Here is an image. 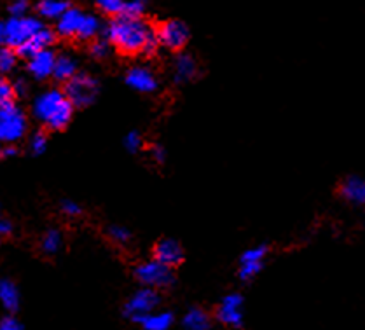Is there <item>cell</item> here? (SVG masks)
<instances>
[{
  "instance_id": "6da1fadb",
  "label": "cell",
  "mask_w": 365,
  "mask_h": 330,
  "mask_svg": "<svg viewBox=\"0 0 365 330\" xmlns=\"http://www.w3.org/2000/svg\"><path fill=\"white\" fill-rule=\"evenodd\" d=\"M103 35L108 44L124 56H154L159 49L156 32L143 18H130L124 14L110 18L103 29Z\"/></svg>"
},
{
  "instance_id": "7a4b0ae2",
  "label": "cell",
  "mask_w": 365,
  "mask_h": 330,
  "mask_svg": "<svg viewBox=\"0 0 365 330\" xmlns=\"http://www.w3.org/2000/svg\"><path fill=\"white\" fill-rule=\"evenodd\" d=\"M73 105L70 103L63 89L51 88L35 96L32 114L38 123L51 131H61L68 126L73 118Z\"/></svg>"
},
{
  "instance_id": "3957f363",
  "label": "cell",
  "mask_w": 365,
  "mask_h": 330,
  "mask_svg": "<svg viewBox=\"0 0 365 330\" xmlns=\"http://www.w3.org/2000/svg\"><path fill=\"white\" fill-rule=\"evenodd\" d=\"M135 278L142 287L154 290H168L172 289L177 282L173 273V267L165 266V264L158 262L156 259H149V261L140 262L135 267Z\"/></svg>"
},
{
  "instance_id": "277c9868",
  "label": "cell",
  "mask_w": 365,
  "mask_h": 330,
  "mask_svg": "<svg viewBox=\"0 0 365 330\" xmlns=\"http://www.w3.org/2000/svg\"><path fill=\"white\" fill-rule=\"evenodd\" d=\"M29 121L26 114L16 103L0 107V143L14 145L26 135Z\"/></svg>"
},
{
  "instance_id": "5b68a950",
  "label": "cell",
  "mask_w": 365,
  "mask_h": 330,
  "mask_svg": "<svg viewBox=\"0 0 365 330\" xmlns=\"http://www.w3.org/2000/svg\"><path fill=\"white\" fill-rule=\"evenodd\" d=\"M100 91L98 81L89 73H79L77 72L72 79L65 83L63 93L67 95L70 103L73 108H84L89 107L96 100Z\"/></svg>"
},
{
  "instance_id": "8992f818",
  "label": "cell",
  "mask_w": 365,
  "mask_h": 330,
  "mask_svg": "<svg viewBox=\"0 0 365 330\" xmlns=\"http://www.w3.org/2000/svg\"><path fill=\"white\" fill-rule=\"evenodd\" d=\"M159 306H161V294H159V290L142 287L137 292L131 294V297L124 302L123 314L128 320L140 324L147 314L159 309Z\"/></svg>"
},
{
  "instance_id": "52a82bcc",
  "label": "cell",
  "mask_w": 365,
  "mask_h": 330,
  "mask_svg": "<svg viewBox=\"0 0 365 330\" xmlns=\"http://www.w3.org/2000/svg\"><path fill=\"white\" fill-rule=\"evenodd\" d=\"M154 32H156L159 48H165L168 51H182L191 38L189 26L180 19H166L159 23Z\"/></svg>"
},
{
  "instance_id": "ba28073f",
  "label": "cell",
  "mask_w": 365,
  "mask_h": 330,
  "mask_svg": "<svg viewBox=\"0 0 365 330\" xmlns=\"http://www.w3.org/2000/svg\"><path fill=\"white\" fill-rule=\"evenodd\" d=\"M42 21L34 16H21V18H11L6 21V46L11 49H16L21 44H25L37 30L42 29Z\"/></svg>"
},
{
  "instance_id": "9c48e42d",
  "label": "cell",
  "mask_w": 365,
  "mask_h": 330,
  "mask_svg": "<svg viewBox=\"0 0 365 330\" xmlns=\"http://www.w3.org/2000/svg\"><path fill=\"white\" fill-rule=\"evenodd\" d=\"M245 316V299L242 294H227L220 299L215 309V318L219 324L229 329H242Z\"/></svg>"
},
{
  "instance_id": "30bf717a",
  "label": "cell",
  "mask_w": 365,
  "mask_h": 330,
  "mask_svg": "<svg viewBox=\"0 0 365 330\" xmlns=\"http://www.w3.org/2000/svg\"><path fill=\"white\" fill-rule=\"evenodd\" d=\"M126 84L133 91L142 93V95H153L159 89V79L147 65H135L126 72L124 77Z\"/></svg>"
},
{
  "instance_id": "8fae6325",
  "label": "cell",
  "mask_w": 365,
  "mask_h": 330,
  "mask_svg": "<svg viewBox=\"0 0 365 330\" xmlns=\"http://www.w3.org/2000/svg\"><path fill=\"white\" fill-rule=\"evenodd\" d=\"M267 250H269V248H267L266 244H257V247H252L243 252V255L240 257V279L250 282V279H254L259 273H261L264 267V261H266L267 257Z\"/></svg>"
},
{
  "instance_id": "7c38bea8",
  "label": "cell",
  "mask_w": 365,
  "mask_h": 330,
  "mask_svg": "<svg viewBox=\"0 0 365 330\" xmlns=\"http://www.w3.org/2000/svg\"><path fill=\"white\" fill-rule=\"evenodd\" d=\"M184 248L173 238L159 239L153 248V259L168 267H177L178 264L184 262Z\"/></svg>"
},
{
  "instance_id": "4fadbf2b",
  "label": "cell",
  "mask_w": 365,
  "mask_h": 330,
  "mask_svg": "<svg viewBox=\"0 0 365 330\" xmlns=\"http://www.w3.org/2000/svg\"><path fill=\"white\" fill-rule=\"evenodd\" d=\"M54 41H56V33H54L51 29H48V26H42V29L37 30L25 44L19 46L16 49V54L29 60V58L34 56L35 53H41L44 51V49L51 48Z\"/></svg>"
},
{
  "instance_id": "5bb4252c",
  "label": "cell",
  "mask_w": 365,
  "mask_h": 330,
  "mask_svg": "<svg viewBox=\"0 0 365 330\" xmlns=\"http://www.w3.org/2000/svg\"><path fill=\"white\" fill-rule=\"evenodd\" d=\"M54 61H56V54L51 49H44L41 53H35L34 56L29 58V73L37 81H46L49 77H53L54 70Z\"/></svg>"
},
{
  "instance_id": "9a60e30c",
  "label": "cell",
  "mask_w": 365,
  "mask_h": 330,
  "mask_svg": "<svg viewBox=\"0 0 365 330\" xmlns=\"http://www.w3.org/2000/svg\"><path fill=\"white\" fill-rule=\"evenodd\" d=\"M339 196L348 203L360 205L365 203V182L359 175H349L339 185Z\"/></svg>"
},
{
  "instance_id": "2e32d148",
  "label": "cell",
  "mask_w": 365,
  "mask_h": 330,
  "mask_svg": "<svg viewBox=\"0 0 365 330\" xmlns=\"http://www.w3.org/2000/svg\"><path fill=\"white\" fill-rule=\"evenodd\" d=\"M83 16L84 13L77 7H67V11L56 19V33L63 38H76Z\"/></svg>"
},
{
  "instance_id": "e0dca14e",
  "label": "cell",
  "mask_w": 365,
  "mask_h": 330,
  "mask_svg": "<svg viewBox=\"0 0 365 330\" xmlns=\"http://www.w3.org/2000/svg\"><path fill=\"white\" fill-rule=\"evenodd\" d=\"M173 81L175 84H187L197 76V63L189 53L177 54L173 61Z\"/></svg>"
},
{
  "instance_id": "ac0fdd59",
  "label": "cell",
  "mask_w": 365,
  "mask_h": 330,
  "mask_svg": "<svg viewBox=\"0 0 365 330\" xmlns=\"http://www.w3.org/2000/svg\"><path fill=\"white\" fill-rule=\"evenodd\" d=\"M19 302H21V296H19V290L14 285V282L7 278H0V304H2V308L14 314L18 311Z\"/></svg>"
},
{
  "instance_id": "d6986e66",
  "label": "cell",
  "mask_w": 365,
  "mask_h": 330,
  "mask_svg": "<svg viewBox=\"0 0 365 330\" xmlns=\"http://www.w3.org/2000/svg\"><path fill=\"white\" fill-rule=\"evenodd\" d=\"M182 327L185 330H210L212 329V316L207 309L191 308L182 318Z\"/></svg>"
},
{
  "instance_id": "ffe728a7",
  "label": "cell",
  "mask_w": 365,
  "mask_h": 330,
  "mask_svg": "<svg viewBox=\"0 0 365 330\" xmlns=\"http://www.w3.org/2000/svg\"><path fill=\"white\" fill-rule=\"evenodd\" d=\"M175 324V314L172 311H161V309H156L150 314H147L140 325H142V330H170Z\"/></svg>"
},
{
  "instance_id": "44dd1931",
  "label": "cell",
  "mask_w": 365,
  "mask_h": 330,
  "mask_svg": "<svg viewBox=\"0 0 365 330\" xmlns=\"http://www.w3.org/2000/svg\"><path fill=\"white\" fill-rule=\"evenodd\" d=\"M77 61L73 60L68 54H60L56 56V61H54V70L53 77L58 81V83H67V81L72 79L77 73Z\"/></svg>"
},
{
  "instance_id": "7402d4cb",
  "label": "cell",
  "mask_w": 365,
  "mask_h": 330,
  "mask_svg": "<svg viewBox=\"0 0 365 330\" xmlns=\"http://www.w3.org/2000/svg\"><path fill=\"white\" fill-rule=\"evenodd\" d=\"M102 32H103L102 21H100L95 14L84 13L83 21H81L79 32H77L76 38H79V41H95V38Z\"/></svg>"
},
{
  "instance_id": "603a6c76",
  "label": "cell",
  "mask_w": 365,
  "mask_h": 330,
  "mask_svg": "<svg viewBox=\"0 0 365 330\" xmlns=\"http://www.w3.org/2000/svg\"><path fill=\"white\" fill-rule=\"evenodd\" d=\"M67 0H38L37 14L44 19H54L56 21L67 11Z\"/></svg>"
},
{
  "instance_id": "cb8c5ba5",
  "label": "cell",
  "mask_w": 365,
  "mask_h": 330,
  "mask_svg": "<svg viewBox=\"0 0 365 330\" xmlns=\"http://www.w3.org/2000/svg\"><path fill=\"white\" fill-rule=\"evenodd\" d=\"M61 247H63V234H61L60 229H48V231L42 234L41 250L44 252L46 255H56L58 252L61 250Z\"/></svg>"
},
{
  "instance_id": "d4e9b609",
  "label": "cell",
  "mask_w": 365,
  "mask_h": 330,
  "mask_svg": "<svg viewBox=\"0 0 365 330\" xmlns=\"http://www.w3.org/2000/svg\"><path fill=\"white\" fill-rule=\"evenodd\" d=\"M96 7L108 18L121 16L124 13V2L126 0H95Z\"/></svg>"
},
{
  "instance_id": "484cf974",
  "label": "cell",
  "mask_w": 365,
  "mask_h": 330,
  "mask_svg": "<svg viewBox=\"0 0 365 330\" xmlns=\"http://www.w3.org/2000/svg\"><path fill=\"white\" fill-rule=\"evenodd\" d=\"M18 63V54L7 46H0V73L13 72Z\"/></svg>"
},
{
  "instance_id": "4316f807",
  "label": "cell",
  "mask_w": 365,
  "mask_h": 330,
  "mask_svg": "<svg viewBox=\"0 0 365 330\" xmlns=\"http://www.w3.org/2000/svg\"><path fill=\"white\" fill-rule=\"evenodd\" d=\"M107 236L110 242H114L118 244H126L131 239L130 229L124 227V226H119V224H112V226H108Z\"/></svg>"
},
{
  "instance_id": "83f0119b",
  "label": "cell",
  "mask_w": 365,
  "mask_h": 330,
  "mask_svg": "<svg viewBox=\"0 0 365 330\" xmlns=\"http://www.w3.org/2000/svg\"><path fill=\"white\" fill-rule=\"evenodd\" d=\"M89 54H91L95 60H105V58L110 54V44L105 37H96L95 41H91L89 46Z\"/></svg>"
},
{
  "instance_id": "f1b7e54d",
  "label": "cell",
  "mask_w": 365,
  "mask_h": 330,
  "mask_svg": "<svg viewBox=\"0 0 365 330\" xmlns=\"http://www.w3.org/2000/svg\"><path fill=\"white\" fill-rule=\"evenodd\" d=\"M124 147H126L128 153L131 154L140 153V150L143 149V135L137 130L126 133V137H124Z\"/></svg>"
},
{
  "instance_id": "f546056e",
  "label": "cell",
  "mask_w": 365,
  "mask_h": 330,
  "mask_svg": "<svg viewBox=\"0 0 365 330\" xmlns=\"http://www.w3.org/2000/svg\"><path fill=\"white\" fill-rule=\"evenodd\" d=\"M30 153L34 154V156H41L42 153H46V149H48V135L44 133V131H37V133L32 135V138H30Z\"/></svg>"
},
{
  "instance_id": "4dcf8cb0",
  "label": "cell",
  "mask_w": 365,
  "mask_h": 330,
  "mask_svg": "<svg viewBox=\"0 0 365 330\" xmlns=\"http://www.w3.org/2000/svg\"><path fill=\"white\" fill-rule=\"evenodd\" d=\"M145 13V0H126L124 2V16L142 18Z\"/></svg>"
},
{
  "instance_id": "1f68e13d",
  "label": "cell",
  "mask_w": 365,
  "mask_h": 330,
  "mask_svg": "<svg viewBox=\"0 0 365 330\" xmlns=\"http://www.w3.org/2000/svg\"><path fill=\"white\" fill-rule=\"evenodd\" d=\"M14 89H13V83L6 79H0V107H6V105L14 103Z\"/></svg>"
},
{
  "instance_id": "d6a6232c",
  "label": "cell",
  "mask_w": 365,
  "mask_h": 330,
  "mask_svg": "<svg viewBox=\"0 0 365 330\" xmlns=\"http://www.w3.org/2000/svg\"><path fill=\"white\" fill-rule=\"evenodd\" d=\"M29 9H30V0H11L9 4L11 18L29 16Z\"/></svg>"
},
{
  "instance_id": "836d02e7",
  "label": "cell",
  "mask_w": 365,
  "mask_h": 330,
  "mask_svg": "<svg viewBox=\"0 0 365 330\" xmlns=\"http://www.w3.org/2000/svg\"><path fill=\"white\" fill-rule=\"evenodd\" d=\"M60 210L63 215L70 217V219H76V217H79L81 213H83V208H81L79 203H76V201L72 200H63L60 205Z\"/></svg>"
},
{
  "instance_id": "e575fe53",
  "label": "cell",
  "mask_w": 365,
  "mask_h": 330,
  "mask_svg": "<svg viewBox=\"0 0 365 330\" xmlns=\"http://www.w3.org/2000/svg\"><path fill=\"white\" fill-rule=\"evenodd\" d=\"M150 158H153V161L156 165H165L166 159H168V153H166L165 145H161V143L150 145Z\"/></svg>"
},
{
  "instance_id": "d590c367",
  "label": "cell",
  "mask_w": 365,
  "mask_h": 330,
  "mask_svg": "<svg viewBox=\"0 0 365 330\" xmlns=\"http://www.w3.org/2000/svg\"><path fill=\"white\" fill-rule=\"evenodd\" d=\"M0 330H23V325L14 314H7L0 320Z\"/></svg>"
},
{
  "instance_id": "8d00e7d4",
  "label": "cell",
  "mask_w": 365,
  "mask_h": 330,
  "mask_svg": "<svg viewBox=\"0 0 365 330\" xmlns=\"http://www.w3.org/2000/svg\"><path fill=\"white\" fill-rule=\"evenodd\" d=\"M11 232H13V224H11V220L0 217V238H6Z\"/></svg>"
},
{
  "instance_id": "74e56055",
  "label": "cell",
  "mask_w": 365,
  "mask_h": 330,
  "mask_svg": "<svg viewBox=\"0 0 365 330\" xmlns=\"http://www.w3.org/2000/svg\"><path fill=\"white\" fill-rule=\"evenodd\" d=\"M13 89L16 96H25L29 93V86H26V83L23 79H18L16 83H13Z\"/></svg>"
},
{
  "instance_id": "f35d334b",
  "label": "cell",
  "mask_w": 365,
  "mask_h": 330,
  "mask_svg": "<svg viewBox=\"0 0 365 330\" xmlns=\"http://www.w3.org/2000/svg\"><path fill=\"white\" fill-rule=\"evenodd\" d=\"M16 154H18V149L14 145H7L6 149H2V156H6V158L16 156Z\"/></svg>"
},
{
  "instance_id": "ab89813d",
  "label": "cell",
  "mask_w": 365,
  "mask_h": 330,
  "mask_svg": "<svg viewBox=\"0 0 365 330\" xmlns=\"http://www.w3.org/2000/svg\"><path fill=\"white\" fill-rule=\"evenodd\" d=\"M0 46H6V23H0Z\"/></svg>"
},
{
  "instance_id": "60d3db41",
  "label": "cell",
  "mask_w": 365,
  "mask_h": 330,
  "mask_svg": "<svg viewBox=\"0 0 365 330\" xmlns=\"http://www.w3.org/2000/svg\"><path fill=\"white\" fill-rule=\"evenodd\" d=\"M0 158H2V149H0Z\"/></svg>"
}]
</instances>
